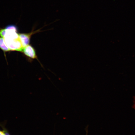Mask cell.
I'll return each mask as SVG.
<instances>
[{
	"label": "cell",
	"instance_id": "cell-4",
	"mask_svg": "<svg viewBox=\"0 0 135 135\" xmlns=\"http://www.w3.org/2000/svg\"><path fill=\"white\" fill-rule=\"evenodd\" d=\"M0 48L4 52L11 51L7 45L4 38L0 36Z\"/></svg>",
	"mask_w": 135,
	"mask_h": 135
},
{
	"label": "cell",
	"instance_id": "cell-2",
	"mask_svg": "<svg viewBox=\"0 0 135 135\" xmlns=\"http://www.w3.org/2000/svg\"><path fill=\"white\" fill-rule=\"evenodd\" d=\"M42 28L35 31H33V29L30 33H18L19 38L21 42L23 47L27 46L29 45L30 42V38L32 35L35 34L43 31H41V30Z\"/></svg>",
	"mask_w": 135,
	"mask_h": 135
},
{
	"label": "cell",
	"instance_id": "cell-6",
	"mask_svg": "<svg viewBox=\"0 0 135 135\" xmlns=\"http://www.w3.org/2000/svg\"><path fill=\"white\" fill-rule=\"evenodd\" d=\"M0 135H6L4 132L3 130H0Z\"/></svg>",
	"mask_w": 135,
	"mask_h": 135
},
{
	"label": "cell",
	"instance_id": "cell-5",
	"mask_svg": "<svg viewBox=\"0 0 135 135\" xmlns=\"http://www.w3.org/2000/svg\"><path fill=\"white\" fill-rule=\"evenodd\" d=\"M0 126L2 128L3 130L4 131L6 135H11L7 130V129L6 127H5L3 125V124H0Z\"/></svg>",
	"mask_w": 135,
	"mask_h": 135
},
{
	"label": "cell",
	"instance_id": "cell-3",
	"mask_svg": "<svg viewBox=\"0 0 135 135\" xmlns=\"http://www.w3.org/2000/svg\"><path fill=\"white\" fill-rule=\"evenodd\" d=\"M21 52H22L26 56L28 57V58L31 59V60L36 59L40 63L37 55L36 50L32 45H29L23 47ZM40 64H41L42 67H43L42 64L40 63Z\"/></svg>",
	"mask_w": 135,
	"mask_h": 135
},
{
	"label": "cell",
	"instance_id": "cell-1",
	"mask_svg": "<svg viewBox=\"0 0 135 135\" xmlns=\"http://www.w3.org/2000/svg\"><path fill=\"white\" fill-rule=\"evenodd\" d=\"M7 45L11 51L22 52L23 47L18 34L11 33L4 37Z\"/></svg>",
	"mask_w": 135,
	"mask_h": 135
}]
</instances>
